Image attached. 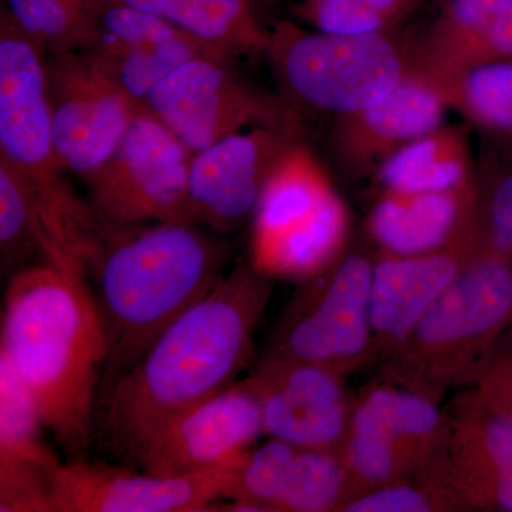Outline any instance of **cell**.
Returning <instances> with one entry per match:
<instances>
[{
  "label": "cell",
  "instance_id": "6da1fadb",
  "mask_svg": "<svg viewBox=\"0 0 512 512\" xmlns=\"http://www.w3.org/2000/svg\"><path fill=\"white\" fill-rule=\"evenodd\" d=\"M266 276L239 266L192 305L100 394L96 439L131 460L177 414L235 383L268 302Z\"/></svg>",
  "mask_w": 512,
  "mask_h": 512
},
{
  "label": "cell",
  "instance_id": "7a4b0ae2",
  "mask_svg": "<svg viewBox=\"0 0 512 512\" xmlns=\"http://www.w3.org/2000/svg\"><path fill=\"white\" fill-rule=\"evenodd\" d=\"M106 328L86 276L36 264L10 275L3 299L0 359L35 402L67 460L96 439Z\"/></svg>",
  "mask_w": 512,
  "mask_h": 512
},
{
  "label": "cell",
  "instance_id": "3957f363",
  "mask_svg": "<svg viewBox=\"0 0 512 512\" xmlns=\"http://www.w3.org/2000/svg\"><path fill=\"white\" fill-rule=\"evenodd\" d=\"M224 251L192 222L117 229L92 276L109 356L101 392L224 278Z\"/></svg>",
  "mask_w": 512,
  "mask_h": 512
},
{
  "label": "cell",
  "instance_id": "277c9868",
  "mask_svg": "<svg viewBox=\"0 0 512 512\" xmlns=\"http://www.w3.org/2000/svg\"><path fill=\"white\" fill-rule=\"evenodd\" d=\"M511 318L512 261L483 241L394 350L396 375L427 396L478 383L500 352Z\"/></svg>",
  "mask_w": 512,
  "mask_h": 512
},
{
  "label": "cell",
  "instance_id": "5b68a950",
  "mask_svg": "<svg viewBox=\"0 0 512 512\" xmlns=\"http://www.w3.org/2000/svg\"><path fill=\"white\" fill-rule=\"evenodd\" d=\"M266 56L292 103L333 117L372 106L414 66L412 39L399 32L330 35L292 22L271 28Z\"/></svg>",
  "mask_w": 512,
  "mask_h": 512
},
{
  "label": "cell",
  "instance_id": "8992f818",
  "mask_svg": "<svg viewBox=\"0 0 512 512\" xmlns=\"http://www.w3.org/2000/svg\"><path fill=\"white\" fill-rule=\"evenodd\" d=\"M194 154L146 109L138 111L113 157L90 181L94 211L110 231L192 222Z\"/></svg>",
  "mask_w": 512,
  "mask_h": 512
},
{
  "label": "cell",
  "instance_id": "52a82bcc",
  "mask_svg": "<svg viewBox=\"0 0 512 512\" xmlns=\"http://www.w3.org/2000/svg\"><path fill=\"white\" fill-rule=\"evenodd\" d=\"M144 109L192 154L256 126L299 119L289 101L245 82L222 60H190L157 84Z\"/></svg>",
  "mask_w": 512,
  "mask_h": 512
},
{
  "label": "cell",
  "instance_id": "ba28073f",
  "mask_svg": "<svg viewBox=\"0 0 512 512\" xmlns=\"http://www.w3.org/2000/svg\"><path fill=\"white\" fill-rule=\"evenodd\" d=\"M46 72L57 158L90 183L143 107L82 52L46 53Z\"/></svg>",
  "mask_w": 512,
  "mask_h": 512
},
{
  "label": "cell",
  "instance_id": "9c48e42d",
  "mask_svg": "<svg viewBox=\"0 0 512 512\" xmlns=\"http://www.w3.org/2000/svg\"><path fill=\"white\" fill-rule=\"evenodd\" d=\"M264 434L248 380L177 414L147 437L130 463L158 476H197L241 463Z\"/></svg>",
  "mask_w": 512,
  "mask_h": 512
},
{
  "label": "cell",
  "instance_id": "30bf717a",
  "mask_svg": "<svg viewBox=\"0 0 512 512\" xmlns=\"http://www.w3.org/2000/svg\"><path fill=\"white\" fill-rule=\"evenodd\" d=\"M302 121L256 126L222 138L192 156L190 201L194 222L231 232L252 218L266 178L302 141Z\"/></svg>",
  "mask_w": 512,
  "mask_h": 512
},
{
  "label": "cell",
  "instance_id": "8fae6325",
  "mask_svg": "<svg viewBox=\"0 0 512 512\" xmlns=\"http://www.w3.org/2000/svg\"><path fill=\"white\" fill-rule=\"evenodd\" d=\"M237 466L197 476H158L86 458L62 461L53 477V508L55 512L214 511L225 500Z\"/></svg>",
  "mask_w": 512,
  "mask_h": 512
},
{
  "label": "cell",
  "instance_id": "7c38bea8",
  "mask_svg": "<svg viewBox=\"0 0 512 512\" xmlns=\"http://www.w3.org/2000/svg\"><path fill=\"white\" fill-rule=\"evenodd\" d=\"M373 264L362 254L339 261L315 298L279 333L269 356L316 363L343 372L373 348L370 286Z\"/></svg>",
  "mask_w": 512,
  "mask_h": 512
},
{
  "label": "cell",
  "instance_id": "4fadbf2b",
  "mask_svg": "<svg viewBox=\"0 0 512 512\" xmlns=\"http://www.w3.org/2000/svg\"><path fill=\"white\" fill-rule=\"evenodd\" d=\"M329 367L268 356L249 377L261 404L264 434L302 448L340 450L348 436V396Z\"/></svg>",
  "mask_w": 512,
  "mask_h": 512
},
{
  "label": "cell",
  "instance_id": "5bb4252c",
  "mask_svg": "<svg viewBox=\"0 0 512 512\" xmlns=\"http://www.w3.org/2000/svg\"><path fill=\"white\" fill-rule=\"evenodd\" d=\"M448 109L447 90L414 62L383 99L335 117L329 134L330 153L350 177L375 174L397 150L444 124Z\"/></svg>",
  "mask_w": 512,
  "mask_h": 512
},
{
  "label": "cell",
  "instance_id": "9a60e30c",
  "mask_svg": "<svg viewBox=\"0 0 512 512\" xmlns=\"http://www.w3.org/2000/svg\"><path fill=\"white\" fill-rule=\"evenodd\" d=\"M80 52L143 109L157 84L181 64L200 57L229 62L177 26L107 0L92 42Z\"/></svg>",
  "mask_w": 512,
  "mask_h": 512
},
{
  "label": "cell",
  "instance_id": "2e32d148",
  "mask_svg": "<svg viewBox=\"0 0 512 512\" xmlns=\"http://www.w3.org/2000/svg\"><path fill=\"white\" fill-rule=\"evenodd\" d=\"M412 47L414 62L450 97L471 70L512 62V0H444Z\"/></svg>",
  "mask_w": 512,
  "mask_h": 512
},
{
  "label": "cell",
  "instance_id": "e0dca14e",
  "mask_svg": "<svg viewBox=\"0 0 512 512\" xmlns=\"http://www.w3.org/2000/svg\"><path fill=\"white\" fill-rule=\"evenodd\" d=\"M481 242L483 238L478 237L433 254L384 255L377 261L370 286L373 343L392 353L399 348L476 254Z\"/></svg>",
  "mask_w": 512,
  "mask_h": 512
},
{
  "label": "cell",
  "instance_id": "ac0fdd59",
  "mask_svg": "<svg viewBox=\"0 0 512 512\" xmlns=\"http://www.w3.org/2000/svg\"><path fill=\"white\" fill-rule=\"evenodd\" d=\"M45 433L32 396L0 359V511L55 512L53 477L62 461Z\"/></svg>",
  "mask_w": 512,
  "mask_h": 512
},
{
  "label": "cell",
  "instance_id": "d6986e66",
  "mask_svg": "<svg viewBox=\"0 0 512 512\" xmlns=\"http://www.w3.org/2000/svg\"><path fill=\"white\" fill-rule=\"evenodd\" d=\"M367 227L390 256L433 254L481 237L476 180L448 191L382 192Z\"/></svg>",
  "mask_w": 512,
  "mask_h": 512
},
{
  "label": "cell",
  "instance_id": "ffe728a7",
  "mask_svg": "<svg viewBox=\"0 0 512 512\" xmlns=\"http://www.w3.org/2000/svg\"><path fill=\"white\" fill-rule=\"evenodd\" d=\"M441 480L461 503L512 512V419L476 397L451 426Z\"/></svg>",
  "mask_w": 512,
  "mask_h": 512
},
{
  "label": "cell",
  "instance_id": "44dd1931",
  "mask_svg": "<svg viewBox=\"0 0 512 512\" xmlns=\"http://www.w3.org/2000/svg\"><path fill=\"white\" fill-rule=\"evenodd\" d=\"M335 192L311 148L303 140L296 143L266 178L252 215L251 249L271 244L301 227Z\"/></svg>",
  "mask_w": 512,
  "mask_h": 512
},
{
  "label": "cell",
  "instance_id": "7402d4cb",
  "mask_svg": "<svg viewBox=\"0 0 512 512\" xmlns=\"http://www.w3.org/2000/svg\"><path fill=\"white\" fill-rule=\"evenodd\" d=\"M150 13L195 37L225 59L266 55L271 29L256 15V0H107Z\"/></svg>",
  "mask_w": 512,
  "mask_h": 512
},
{
  "label": "cell",
  "instance_id": "603a6c76",
  "mask_svg": "<svg viewBox=\"0 0 512 512\" xmlns=\"http://www.w3.org/2000/svg\"><path fill=\"white\" fill-rule=\"evenodd\" d=\"M350 426L379 431L403 451L413 468L441 458L451 426L427 394L410 387L380 386L360 399Z\"/></svg>",
  "mask_w": 512,
  "mask_h": 512
},
{
  "label": "cell",
  "instance_id": "cb8c5ba5",
  "mask_svg": "<svg viewBox=\"0 0 512 512\" xmlns=\"http://www.w3.org/2000/svg\"><path fill=\"white\" fill-rule=\"evenodd\" d=\"M474 173L470 131L441 124L383 161L375 177L382 192L416 194L463 187Z\"/></svg>",
  "mask_w": 512,
  "mask_h": 512
},
{
  "label": "cell",
  "instance_id": "d4e9b609",
  "mask_svg": "<svg viewBox=\"0 0 512 512\" xmlns=\"http://www.w3.org/2000/svg\"><path fill=\"white\" fill-rule=\"evenodd\" d=\"M349 211L338 192L301 227L251 249V266L266 278L308 279L336 261L349 232Z\"/></svg>",
  "mask_w": 512,
  "mask_h": 512
},
{
  "label": "cell",
  "instance_id": "484cf974",
  "mask_svg": "<svg viewBox=\"0 0 512 512\" xmlns=\"http://www.w3.org/2000/svg\"><path fill=\"white\" fill-rule=\"evenodd\" d=\"M474 180L481 238L512 261V141L481 134Z\"/></svg>",
  "mask_w": 512,
  "mask_h": 512
},
{
  "label": "cell",
  "instance_id": "4316f807",
  "mask_svg": "<svg viewBox=\"0 0 512 512\" xmlns=\"http://www.w3.org/2000/svg\"><path fill=\"white\" fill-rule=\"evenodd\" d=\"M106 0H6L9 15L46 53L86 49Z\"/></svg>",
  "mask_w": 512,
  "mask_h": 512
},
{
  "label": "cell",
  "instance_id": "83f0119b",
  "mask_svg": "<svg viewBox=\"0 0 512 512\" xmlns=\"http://www.w3.org/2000/svg\"><path fill=\"white\" fill-rule=\"evenodd\" d=\"M426 0H298L293 16L318 32L362 36L399 32Z\"/></svg>",
  "mask_w": 512,
  "mask_h": 512
},
{
  "label": "cell",
  "instance_id": "f1b7e54d",
  "mask_svg": "<svg viewBox=\"0 0 512 512\" xmlns=\"http://www.w3.org/2000/svg\"><path fill=\"white\" fill-rule=\"evenodd\" d=\"M349 484L340 450L302 448L293 458L275 511L340 510L348 500Z\"/></svg>",
  "mask_w": 512,
  "mask_h": 512
},
{
  "label": "cell",
  "instance_id": "f546056e",
  "mask_svg": "<svg viewBox=\"0 0 512 512\" xmlns=\"http://www.w3.org/2000/svg\"><path fill=\"white\" fill-rule=\"evenodd\" d=\"M296 453L298 448L271 437L251 448L235 468L220 510L275 511Z\"/></svg>",
  "mask_w": 512,
  "mask_h": 512
},
{
  "label": "cell",
  "instance_id": "4dcf8cb0",
  "mask_svg": "<svg viewBox=\"0 0 512 512\" xmlns=\"http://www.w3.org/2000/svg\"><path fill=\"white\" fill-rule=\"evenodd\" d=\"M450 104L481 133L512 141V62L471 70L451 90Z\"/></svg>",
  "mask_w": 512,
  "mask_h": 512
},
{
  "label": "cell",
  "instance_id": "1f68e13d",
  "mask_svg": "<svg viewBox=\"0 0 512 512\" xmlns=\"http://www.w3.org/2000/svg\"><path fill=\"white\" fill-rule=\"evenodd\" d=\"M0 256L10 275L43 264L35 215L13 168L0 160Z\"/></svg>",
  "mask_w": 512,
  "mask_h": 512
},
{
  "label": "cell",
  "instance_id": "d6a6232c",
  "mask_svg": "<svg viewBox=\"0 0 512 512\" xmlns=\"http://www.w3.org/2000/svg\"><path fill=\"white\" fill-rule=\"evenodd\" d=\"M448 495L457 498L447 487H420L416 484L392 483L353 495L339 511L346 512H430L450 507ZM458 500V498H457ZM460 501V500H458Z\"/></svg>",
  "mask_w": 512,
  "mask_h": 512
},
{
  "label": "cell",
  "instance_id": "836d02e7",
  "mask_svg": "<svg viewBox=\"0 0 512 512\" xmlns=\"http://www.w3.org/2000/svg\"><path fill=\"white\" fill-rule=\"evenodd\" d=\"M477 384L478 402L512 419V352L498 356Z\"/></svg>",
  "mask_w": 512,
  "mask_h": 512
},
{
  "label": "cell",
  "instance_id": "e575fe53",
  "mask_svg": "<svg viewBox=\"0 0 512 512\" xmlns=\"http://www.w3.org/2000/svg\"><path fill=\"white\" fill-rule=\"evenodd\" d=\"M508 352H512V318L510 326H508L507 332H505L503 343H501L500 352H498L497 357ZM497 357H495V359H497Z\"/></svg>",
  "mask_w": 512,
  "mask_h": 512
},
{
  "label": "cell",
  "instance_id": "d590c367",
  "mask_svg": "<svg viewBox=\"0 0 512 512\" xmlns=\"http://www.w3.org/2000/svg\"><path fill=\"white\" fill-rule=\"evenodd\" d=\"M256 2L275 3L278 2V0H256Z\"/></svg>",
  "mask_w": 512,
  "mask_h": 512
}]
</instances>
